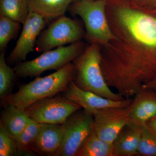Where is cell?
<instances>
[{
    "label": "cell",
    "instance_id": "obj_1",
    "mask_svg": "<svg viewBox=\"0 0 156 156\" xmlns=\"http://www.w3.org/2000/svg\"><path fill=\"white\" fill-rule=\"evenodd\" d=\"M75 74V67L71 62L49 75L36 76L34 80L20 87L17 92L11 93L2 103L12 104L24 110L37 101L65 92Z\"/></svg>",
    "mask_w": 156,
    "mask_h": 156
},
{
    "label": "cell",
    "instance_id": "obj_2",
    "mask_svg": "<svg viewBox=\"0 0 156 156\" xmlns=\"http://www.w3.org/2000/svg\"><path fill=\"white\" fill-rule=\"evenodd\" d=\"M101 60L98 44L92 43L72 61L75 67L73 81L83 90L112 100H124L125 98L113 92L107 83L101 69Z\"/></svg>",
    "mask_w": 156,
    "mask_h": 156
},
{
    "label": "cell",
    "instance_id": "obj_3",
    "mask_svg": "<svg viewBox=\"0 0 156 156\" xmlns=\"http://www.w3.org/2000/svg\"><path fill=\"white\" fill-rule=\"evenodd\" d=\"M84 44L80 41L69 46H61L43 52L41 55L29 61L16 65L14 69L17 77L25 78L37 76L49 70L61 69L83 51Z\"/></svg>",
    "mask_w": 156,
    "mask_h": 156
},
{
    "label": "cell",
    "instance_id": "obj_4",
    "mask_svg": "<svg viewBox=\"0 0 156 156\" xmlns=\"http://www.w3.org/2000/svg\"><path fill=\"white\" fill-rule=\"evenodd\" d=\"M105 0L75 1L70 5V12L83 19L86 36L92 43L106 44L115 39L105 14Z\"/></svg>",
    "mask_w": 156,
    "mask_h": 156
},
{
    "label": "cell",
    "instance_id": "obj_5",
    "mask_svg": "<svg viewBox=\"0 0 156 156\" xmlns=\"http://www.w3.org/2000/svg\"><path fill=\"white\" fill-rule=\"evenodd\" d=\"M115 14L120 24L134 41L152 50L156 58V18L125 7L118 8Z\"/></svg>",
    "mask_w": 156,
    "mask_h": 156
},
{
    "label": "cell",
    "instance_id": "obj_6",
    "mask_svg": "<svg viewBox=\"0 0 156 156\" xmlns=\"http://www.w3.org/2000/svg\"><path fill=\"white\" fill-rule=\"evenodd\" d=\"M84 31L79 23L64 15L57 17L40 34L36 50L44 52L54 48L80 41Z\"/></svg>",
    "mask_w": 156,
    "mask_h": 156
},
{
    "label": "cell",
    "instance_id": "obj_7",
    "mask_svg": "<svg viewBox=\"0 0 156 156\" xmlns=\"http://www.w3.org/2000/svg\"><path fill=\"white\" fill-rule=\"evenodd\" d=\"M82 108L78 104L63 95H58L37 101L24 111L30 119L37 122L62 124L71 115Z\"/></svg>",
    "mask_w": 156,
    "mask_h": 156
},
{
    "label": "cell",
    "instance_id": "obj_8",
    "mask_svg": "<svg viewBox=\"0 0 156 156\" xmlns=\"http://www.w3.org/2000/svg\"><path fill=\"white\" fill-rule=\"evenodd\" d=\"M63 138L55 156H76L86 139L94 130L93 115L82 108L63 123Z\"/></svg>",
    "mask_w": 156,
    "mask_h": 156
},
{
    "label": "cell",
    "instance_id": "obj_9",
    "mask_svg": "<svg viewBox=\"0 0 156 156\" xmlns=\"http://www.w3.org/2000/svg\"><path fill=\"white\" fill-rule=\"evenodd\" d=\"M94 131L101 139L112 144L123 128L130 122L126 107L107 108L94 111Z\"/></svg>",
    "mask_w": 156,
    "mask_h": 156
},
{
    "label": "cell",
    "instance_id": "obj_10",
    "mask_svg": "<svg viewBox=\"0 0 156 156\" xmlns=\"http://www.w3.org/2000/svg\"><path fill=\"white\" fill-rule=\"evenodd\" d=\"M48 21L41 15L30 11L23 24L22 31L16 44L8 57V64H17L25 61L27 55L33 51L38 38Z\"/></svg>",
    "mask_w": 156,
    "mask_h": 156
},
{
    "label": "cell",
    "instance_id": "obj_11",
    "mask_svg": "<svg viewBox=\"0 0 156 156\" xmlns=\"http://www.w3.org/2000/svg\"><path fill=\"white\" fill-rule=\"evenodd\" d=\"M63 96L78 104L88 112L107 108L126 107L131 104L133 99L126 98L115 101L105 98L94 92L80 89L72 80L67 89L63 92Z\"/></svg>",
    "mask_w": 156,
    "mask_h": 156
},
{
    "label": "cell",
    "instance_id": "obj_12",
    "mask_svg": "<svg viewBox=\"0 0 156 156\" xmlns=\"http://www.w3.org/2000/svg\"><path fill=\"white\" fill-rule=\"evenodd\" d=\"M63 132V124H41L33 146V152L42 156H55L61 146Z\"/></svg>",
    "mask_w": 156,
    "mask_h": 156
},
{
    "label": "cell",
    "instance_id": "obj_13",
    "mask_svg": "<svg viewBox=\"0 0 156 156\" xmlns=\"http://www.w3.org/2000/svg\"><path fill=\"white\" fill-rule=\"evenodd\" d=\"M130 122L140 126L156 116V93L141 89L128 106Z\"/></svg>",
    "mask_w": 156,
    "mask_h": 156
},
{
    "label": "cell",
    "instance_id": "obj_14",
    "mask_svg": "<svg viewBox=\"0 0 156 156\" xmlns=\"http://www.w3.org/2000/svg\"><path fill=\"white\" fill-rule=\"evenodd\" d=\"M140 136V126L130 122L113 143V156L137 154Z\"/></svg>",
    "mask_w": 156,
    "mask_h": 156
},
{
    "label": "cell",
    "instance_id": "obj_15",
    "mask_svg": "<svg viewBox=\"0 0 156 156\" xmlns=\"http://www.w3.org/2000/svg\"><path fill=\"white\" fill-rule=\"evenodd\" d=\"M1 114V122L13 137L19 135L27 127L30 118L24 110L12 104H6Z\"/></svg>",
    "mask_w": 156,
    "mask_h": 156
},
{
    "label": "cell",
    "instance_id": "obj_16",
    "mask_svg": "<svg viewBox=\"0 0 156 156\" xmlns=\"http://www.w3.org/2000/svg\"><path fill=\"white\" fill-rule=\"evenodd\" d=\"M74 0H29L30 11L48 21L64 15Z\"/></svg>",
    "mask_w": 156,
    "mask_h": 156
},
{
    "label": "cell",
    "instance_id": "obj_17",
    "mask_svg": "<svg viewBox=\"0 0 156 156\" xmlns=\"http://www.w3.org/2000/svg\"><path fill=\"white\" fill-rule=\"evenodd\" d=\"M76 156H113V146L93 131L87 137Z\"/></svg>",
    "mask_w": 156,
    "mask_h": 156
},
{
    "label": "cell",
    "instance_id": "obj_18",
    "mask_svg": "<svg viewBox=\"0 0 156 156\" xmlns=\"http://www.w3.org/2000/svg\"><path fill=\"white\" fill-rule=\"evenodd\" d=\"M30 12L29 0H0V15L23 24Z\"/></svg>",
    "mask_w": 156,
    "mask_h": 156
},
{
    "label": "cell",
    "instance_id": "obj_19",
    "mask_svg": "<svg viewBox=\"0 0 156 156\" xmlns=\"http://www.w3.org/2000/svg\"><path fill=\"white\" fill-rule=\"evenodd\" d=\"M41 126V123L30 119L23 131L16 137H13L17 145L18 155L34 154L32 149Z\"/></svg>",
    "mask_w": 156,
    "mask_h": 156
},
{
    "label": "cell",
    "instance_id": "obj_20",
    "mask_svg": "<svg viewBox=\"0 0 156 156\" xmlns=\"http://www.w3.org/2000/svg\"><path fill=\"white\" fill-rule=\"evenodd\" d=\"M5 52L0 54V98L1 102L11 94L15 78L17 76L14 69L6 62Z\"/></svg>",
    "mask_w": 156,
    "mask_h": 156
},
{
    "label": "cell",
    "instance_id": "obj_21",
    "mask_svg": "<svg viewBox=\"0 0 156 156\" xmlns=\"http://www.w3.org/2000/svg\"><path fill=\"white\" fill-rule=\"evenodd\" d=\"M21 23L0 15V51L5 52L8 44L17 35Z\"/></svg>",
    "mask_w": 156,
    "mask_h": 156
},
{
    "label": "cell",
    "instance_id": "obj_22",
    "mask_svg": "<svg viewBox=\"0 0 156 156\" xmlns=\"http://www.w3.org/2000/svg\"><path fill=\"white\" fill-rule=\"evenodd\" d=\"M140 136L137 154L156 156V133L146 123L140 126Z\"/></svg>",
    "mask_w": 156,
    "mask_h": 156
},
{
    "label": "cell",
    "instance_id": "obj_23",
    "mask_svg": "<svg viewBox=\"0 0 156 156\" xmlns=\"http://www.w3.org/2000/svg\"><path fill=\"white\" fill-rule=\"evenodd\" d=\"M18 155V150L13 136L1 122L0 124V156Z\"/></svg>",
    "mask_w": 156,
    "mask_h": 156
},
{
    "label": "cell",
    "instance_id": "obj_24",
    "mask_svg": "<svg viewBox=\"0 0 156 156\" xmlns=\"http://www.w3.org/2000/svg\"><path fill=\"white\" fill-rule=\"evenodd\" d=\"M141 89H149L156 91V77L142 86Z\"/></svg>",
    "mask_w": 156,
    "mask_h": 156
},
{
    "label": "cell",
    "instance_id": "obj_25",
    "mask_svg": "<svg viewBox=\"0 0 156 156\" xmlns=\"http://www.w3.org/2000/svg\"><path fill=\"white\" fill-rule=\"evenodd\" d=\"M148 126L156 133V116L146 123Z\"/></svg>",
    "mask_w": 156,
    "mask_h": 156
},
{
    "label": "cell",
    "instance_id": "obj_26",
    "mask_svg": "<svg viewBox=\"0 0 156 156\" xmlns=\"http://www.w3.org/2000/svg\"><path fill=\"white\" fill-rule=\"evenodd\" d=\"M144 2H156V0H142Z\"/></svg>",
    "mask_w": 156,
    "mask_h": 156
},
{
    "label": "cell",
    "instance_id": "obj_27",
    "mask_svg": "<svg viewBox=\"0 0 156 156\" xmlns=\"http://www.w3.org/2000/svg\"><path fill=\"white\" fill-rule=\"evenodd\" d=\"M81 1V0H74V2H75V1ZM87 1H96V0H87Z\"/></svg>",
    "mask_w": 156,
    "mask_h": 156
}]
</instances>
